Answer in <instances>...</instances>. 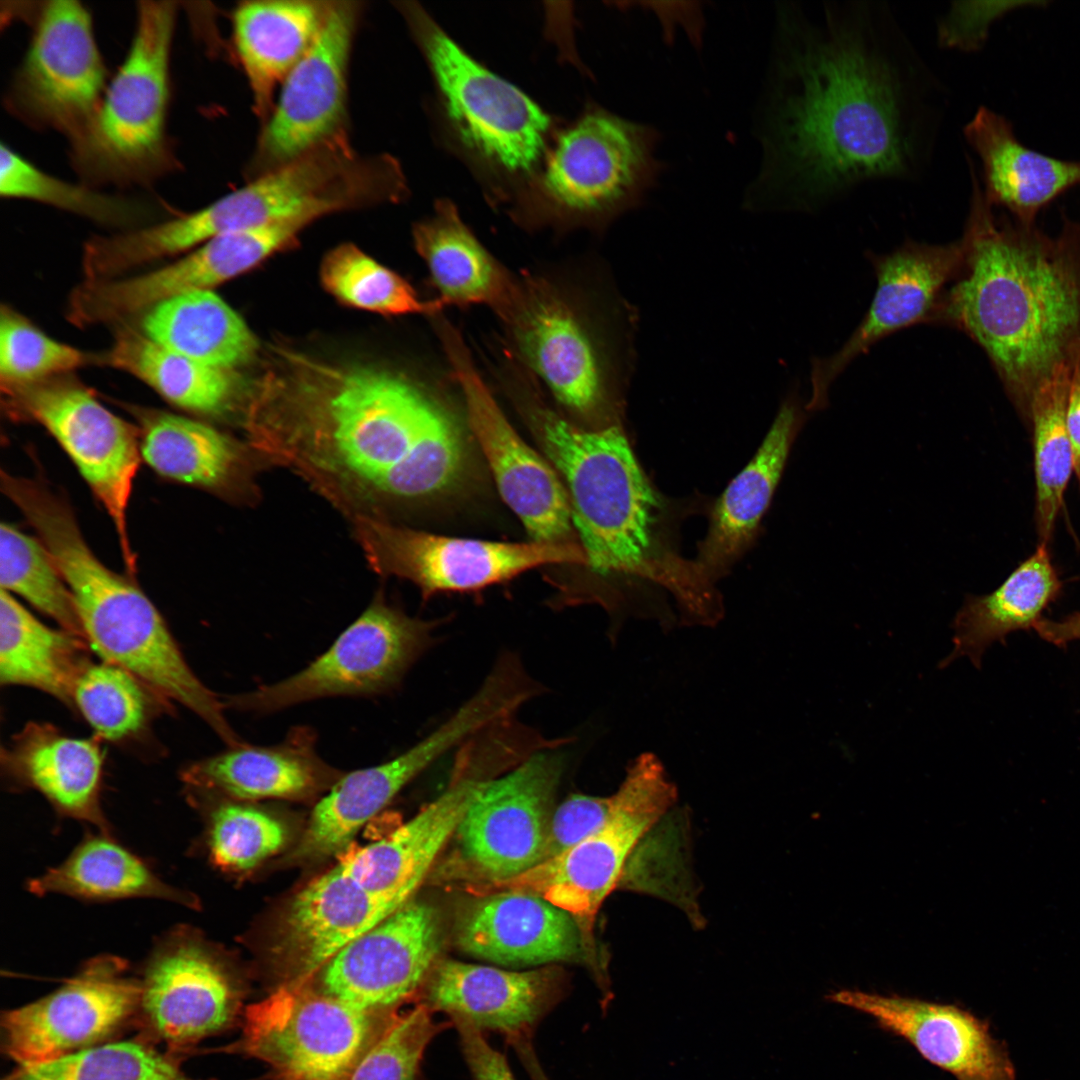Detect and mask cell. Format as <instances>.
<instances>
[{
    "label": "cell",
    "instance_id": "obj_39",
    "mask_svg": "<svg viewBox=\"0 0 1080 1080\" xmlns=\"http://www.w3.org/2000/svg\"><path fill=\"white\" fill-rule=\"evenodd\" d=\"M141 457L159 475L189 485H223L238 451L226 435L200 421L156 409L134 408Z\"/></svg>",
    "mask_w": 1080,
    "mask_h": 1080
},
{
    "label": "cell",
    "instance_id": "obj_21",
    "mask_svg": "<svg viewBox=\"0 0 1080 1080\" xmlns=\"http://www.w3.org/2000/svg\"><path fill=\"white\" fill-rule=\"evenodd\" d=\"M868 257L877 278L873 300L843 346L813 360L809 411L826 407L831 384L878 341L901 329L935 322L948 288L960 273L964 247L961 238L940 245L907 240L890 253Z\"/></svg>",
    "mask_w": 1080,
    "mask_h": 1080
},
{
    "label": "cell",
    "instance_id": "obj_47",
    "mask_svg": "<svg viewBox=\"0 0 1080 1080\" xmlns=\"http://www.w3.org/2000/svg\"><path fill=\"white\" fill-rule=\"evenodd\" d=\"M422 1002L398 1013L362 1056L349 1080H417L430 1042L452 1022H439Z\"/></svg>",
    "mask_w": 1080,
    "mask_h": 1080
},
{
    "label": "cell",
    "instance_id": "obj_38",
    "mask_svg": "<svg viewBox=\"0 0 1080 1080\" xmlns=\"http://www.w3.org/2000/svg\"><path fill=\"white\" fill-rule=\"evenodd\" d=\"M37 895L59 893L94 899L155 897L180 904L191 898L160 880L134 854L106 836L83 841L60 865L29 881Z\"/></svg>",
    "mask_w": 1080,
    "mask_h": 1080
},
{
    "label": "cell",
    "instance_id": "obj_14",
    "mask_svg": "<svg viewBox=\"0 0 1080 1080\" xmlns=\"http://www.w3.org/2000/svg\"><path fill=\"white\" fill-rule=\"evenodd\" d=\"M434 624L407 616L383 600L373 603L303 670L226 699V707L275 712L331 696H367L394 688L432 645Z\"/></svg>",
    "mask_w": 1080,
    "mask_h": 1080
},
{
    "label": "cell",
    "instance_id": "obj_10",
    "mask_svg": "<svg viewBox=\"0 0 1080 1080\" xmlns=\"http://www.w3.org/2000/svg\"><path fill=\"white\" fill-rule=\"evenodd\" d=\"M565 741L535 751L483 782L452 838L436 880L478 895L541 862L567 767Z\"/></svg>",
    "mask_w": 1080,
    "mask_h": 1080
},
{
    "label": "cell",
    "instance_id": "obj_40",
    "mask_svg": "<svg viewBox=\"0 0 1080 1080\" xmlns=\"http://www.w3.org/2000/svg\"><path fill=\"white\" fill-rule=\"evenodd\" d=\"M1071 363L1061 367L1035 393L1030 406L1034 456L1035 527L1039 543H1050L1065 492L1074 474L1072 444L1066 423Z\"/></svg>",
    "mask_w": 1080,
    "mask_h": 1080
},
{
    "label": "cell",
    "instance_id": "obj_50",
    "mask_svg": "<svg viewBox=\"0 0 1080 1080\" xmlns=\"http://www.w3.org/2000/svg\"><path fill=\"white\" fill-rule=\"evenodd\" d=\"M1007 9V3L953 1L936 24L941 49L972 52L984 44L991 23Z\"/></svg>",
    "mask_w": 1080,
    "mask_h": 1080
},
{
    "label": "cell",
    "instance_id": "obj_42",
    "mask_svg": "<svg viewBox=\"0 0 1080 1080\" xmlns=\"http://www.w3.org/2000/svg\"><path fill=\"white\" fill-rule=\"evenodd\" d=\"M320 275L330 294L356 308L388 315L430 317L445 309L436 298L422 299L404 278L350 243L328 253Z\"/></svg>",
    "mask_w": 1080,
    "mask_h": 1080
},
{
    "label": "cell",
    "instance_id": "obj_12",
    "mask_svg": "<svg viewBox=\"0 0 1080 1080\" xmlns=\"http://www.w3.org/2000/svg\"><path fill=\"white\" fill-rule=\"evenodd\" d=\"M398 1013L285 984L246 1009L239 1039L223 1051L263 1062L273 1080H349Z\"/></svg>",
    "mask_w": 1080,
    "mask_h": 1080
},
{
    "label": "cell",
    "instance_id": "obj_5",
    "mask_svg": "<svg viewBox=\"0 0 1080 1080\" xmlns=\"http://www.w3.org/2000/svg\"><path fill=\"white\" fill-rule=\"evenodd\" d=\"M496 315L505 347L561 406L585 419L617 416L634 354V312L623 299L526 272Z\"/></svg>",
    "mask_w": 1080,
    "mask_h": 1080
},
{
    "label": "cell",
    "instance_id": "obj_13",
    "mask_svg": "<svg viewBox=\"0 0 1080 1080\" xmlns=\"http://www.w3.org/2000/svg\"><path fill=\"white\" fill-rule=\"evenodd\" d=\"M35 16L6 104L27 125L71 141L88 127L107 88L91 15L78 1L53 0L41 3Z\"/></svg>",
    "mask_w": 1080,
    "mask_h": 1080
},
{
    "label": "cell",
    "instance_id": "obj_1",
    "mask_svg": "<svg viewBox=\"0 0 1080 1080\" xmlns=\"http://www.w3.org/2000/svg\"><path fill=\"white\" fill-rule=\"evenodd\" d=\"M778 32L767 178L783 205L816 210L927 175L951 91L888 2L791 4Z\"/></svg>",
    "mask_w": 1080,
    "mask_h": 1080
},
{
    "label": "cell",
    "instance_id": "obj_49",
    "mask_svg": "<svg viewBox=\"0 0 1080 1080\" xmlns=\"http://www.w3.org/2000/svg\"><path fill=\"white\" fill-rule=\"evenodd\" d=\"M614 795L574 793L556 805L550 817L542 861L559 855L599 830L614 808Z\"/></svg>",
    "mask_w": 1080,
    "mask_h": 1080
},
{
    "label": "cell",
    "instance_id": "obj_24",
    "mask_svg": "<svg viewBox=\"0 0 1080 1080\" xmlns=\"http://www.w3.org/2000/svg\"><path fill=\"white\" fill-rule=\"evenodd\" d=\"M473 896L455 925L456 945L465 954L507 967L583 959L588 943L568 912L528 892Z\"/></svg>",
    "mask_w": 1080,
    "mask_h": 1080
},
{
    "label": "cell",
    "instance_id": "obj_26",
    "mask_svg": "<svg viewBox=\"0 0 1080 1080\" xmlns=\"http://www.w3.org/2000/svg\"><path fill=\"white\" fill-rule=\"evenodd\" d=\"M392 913L340 860L298 892L285 912L275 954L286 984H306L347 944Z\"/></svg>",
    "mask_w": 1080,
    "mask_h": 1080
},
{
    "label": "cell",
    "instance_id": "obj_18",
    "mask_svg": "<svg viewBox=\"0 0 1080 1080\" xmlns=\"http://www.w3.org/2000/svg\"><path fill=\"white\" fill-rule=\"evenodd\" d=\"M126 971L119 957L100 955L52 993L5 1011L3 1053L31 1066L105 1043L137 1016L141 982Z\"/></svg>",
    "mask_w": 1080,
    "mask_h": 1080
},
{
    "label": "cell",
    "instance_id": "obj_9",
    "mask_svg": "<svg viewBox=\"0 0 1080 1080\" xmlns=\"http://www.w3.org/2000/svg\"><path fill=\"white\" fill-rule=\"evenodd\" d=\"M177 13L174 1L139 2L127 56L88 127L70 141L84 184L145 186L177 168L167 134Z\"/></svg>",
    "mask_w": 1080,
    "mask_h": 1080
},
{
    "label": "cell",
    "instance_id": "obj_4",
    "mask_svg": "<svg viewBox=\"0 0 1080 1080\" xmlns=\"http://www.w3.org/2000/svg\"><path fill=\"white\" fill-rule=\"evenodd\" d=\"M564 480L571 519L586 565L601 576H628L660 584L682 617L708 607L712 591L694 562L662 542L663 505L618 423L587 430L547 406L539 383L525 370L505 381Z\"/></svg>",
    "mask_w": 1080,
    "mask_h": 1080
},
{
    "label": "cell",
    "instance_id": "obj_51",
    "mask_svg": "<svg viewBox=\"0 0 1080 1080\" xmlns=\"http://www.w3.org/2000/svg\"><path fill=\"white\" fill-rule=\"evenodd\" d=\"M449 1020L457 1029L472 1080H516L505 1055L490 1045L482 1031L466 1019L454 1017Z\"/></svg>",
    "mask_w": 1080,
    "mask_h": 1080
},
{
    "label": "cell",
    "instance_id": "obj_36",
    "mask_svg": "<svg viewBox=\"0 0 1080 1080\" xmlns=\"http://www.w3.org/2000/svg\"><path fill=\"white\" fill-rule=\"evenodd\" d=\"M98 365L129 373L169 403L195 413L223 412L235 391L229 371L175 353L126 325H119L111 346L98 354Z\"/></svg>",
    "mask_w": 1080,
    "mask_h": 1080
},
{
    "label": "cell",
    "instance_id": "obj_15",
    "mask_svg": "<svg viewBox=\"0 0 1080 1080\" xmlns=\"http://www.w3.org/2000/svg\"><path fill=\"white\" fill-rule=\"evenodd\" d=\"M448 368L461 392L466 422L504 502L532 541L573 543L568 495L557 471L515 431L487 386L460 331L432 317Z\"/></svg>",
    "mask_w": 1080,
    "mask_h": 1080
},
{
    "label": "cell",
    "instance_id": "obj_29",
    "mask_svg": "<svg viewBox=\"0 0 1080 1080\" xmlns=\"http://www.w3.org/2000/svg\"><path fill=\"white\" fill-rule=\"evenodd\" d=\"M1 759L17 783L41 793L63 814L106 831L100 807L105 753L98 737H72L49 723L29 722Z\"/></svg>",
    "mask_w": 1080,
    "mask_h": 1080
},
{
    "label": "cell",
    "instance_id": "obj_3",
    "mask_svg": "<svg viewBox=\"0 0 1080 1080\" xmlns=\"http://www.w3.org/2000/svg\"><path fill=\"white\" fill-rule=\"evenodd\" d=\"M963 263L934 324L958 329L989 358L1028 425L1037 390L1080 347V225L1057 237L998 215L973 164Z\"/></svg>",
    "mask_w": 1080,
    "mask_h": 1080
},
{
    "label": "cell",
    "instance_id": "obj_31",
    "mask_svg": "<svg viewBox=\"0 0 1080 1080\" xmlns=\"http://www.w3.org/2000/svg\"><path fill=\"white\" fill-rule=\"evenodd\" d=\"M330 3L248 1L234 10L235 51L252 93L254 110L264 122L273 108L277 87L318 37Z\"/></svg>",
    "mask_w": 1080,
    "mask_h": 1080
},
{
    "label": "cell",
    "instance_id": "obj_33",
    "mask_svg": "<svg viewBox=\"0 0 1080 1080\" xmlns=\"http://www.w3.org/2000/svg\"><path fill=\"white\" fill-rule=\"evenodd\" d=\"M1062 587L1048 544L1038 543L1033 554L996 590L965 597L952 624L954 648L939 667L967 656L979 668L985 650L992 643H1004L1008 634L1032 628L1059 597Z\"/></svg>",
    "mask_w": 1080,
    "mask_h": 1080
},
{
    "label": "cell",
    "instance_id": "obj_35",
    "mask_svg": "<svg viewBox=\"0 0 1080 1080\" xmlns=\"http://www.w3.org/2000/svg\"><path fill=\"white\" fill-rule=\"evenodd\" d=\"M87 641L40 621L0 590V682L42 691L73 707L74 685L90 662Z\"/></svg>",
    "mask_w": 1080,
    "mask_h": 1080
},
{
    "label": "cell",
    "instance_id": "obj_55",
    "mask_svg": "<svg viewBox=\"0 0 1080 1080\" xmlns=\"http://www.w3.org/2000/svg\"><path fill=\"white\" fill-rule=\"evenodd\" d=\"M541 1080H550V1079L549 1078H544V1079H541Z\"/></svg>",
    "mask_w": 1080,
    "mask_h": 1080
},
{
    "label": "cell",
    "instance_id": "obj_43",
    "mask_svg": "<svg viewBox=\"0 0 1080 1080\" xmlns=\"http://www.w3.org/2000/svg\"><path fill=\"white\" fill-rule=\"evenodd\" d=\"M0 194L41 202L109 226H128L149 214L142 203L96 191L45 173L12 148L1 144Z\"/></svg>",
    "mask_w": 1080,
    "mask_h": 1080
},
{
    "label": "cell",
    "instance_id": "obj_11",
    "mask_svg": "<svg viewBox=\"0 0 1080 1080\" xmlns=\"http://www.w3.org/2000/svg\"><path fill=\"white\" fill-rule=\"evenodd\" d=\"M613 795V811L599 830L481 894L501 890L535 894L568 912L590 945L599 908L621 882L640 841L675 803L677 790L662 761L644 752L630 762Z\"/></svg>",
    "mask_w": 1080,
    "mask_h": 1080
},
{
    "label": "cell",
    "instance_id": "obj_7",
    "mask_svg": "<svg viewBox=\"0 0 1080 1080\" xmlns=\"http://www.w3.org/2000/svg\"><path fill=\"white\" fill-rule=\"evenodd\" d=\"M657 132L589 104L557 132L538 172L511 197L526 226L600 229L634 208L655 183Z\"/></svg>",
    "mask_w": 1080,
    "mask_h": 1080
},
{
    "label": "cell",
    "instance_id": "obj_37",
    "mask_svg": "<svg viewBox=\"0 0 1080 1080\" xmlns=\"http://www.w3.org/2000/svg\"><path fill=\"white\" fill-rule=\"evenodd\" d=\"M423 771L419 759L406 750L382 764L341 776L314 807L299 855L321 857L341 851Z\"/></svg>",
    "mask_w": 1080,
    "mask_h": 1080
},
{
    "label": "cell",
    "instance_id": "obj_16",
    "mask_svg": "<svg viewBox=\"0 0 1080 1080\" xmlns=\"http://www.w3.org/2000/svg\"><path fill=\"white\" fill-rule=\"evenodd\" d=\"M2 388L15 409L44 426L71 458L111 518L124 563L134 576L127 511L142 458L139 430L65 375Z\"/></svg>",
    "mask_w": 1080,
    "mask_h": 1080
},
{
    "label": "cell",
    "instance_id": "obj_53",
    "mask_svg": "<svg viewBox=\"0 0 1080 1080\" xmlns=\"http://www.w3.org/2000/svg\"><path fill=\"white\" fill-rule=\"evenodd\" d=\"M1033 629L1047 642L1057 646L1080 640V612H1074L1060 620L1039 619Z\"/></svg>",
    "mask_w": 1080,
    "mask_h": 1080
},
{
    "label": "cell",
    "instance_id": "obj_2",
    "mask_svg": "<svg viewBox=\"0 0 1080 1080\" xmlns=\"http://www.w3.org/2000/svg\"><path fill=\"white\" fill-rule=\"evenodd\" d=\"M257 442L357 500H413L454 487L465 469L451 407L436 382L368 366H308Z\"/></svg>",
    "mask_w": 1080,
    "mask_h": 1080
},
{
    "label": "cell",
    "instance_id": "obj_34",
    "mask_svg": "<svg viewBox=\"0 0 1080 1080\" xmlns=\"http://www.w3.org/2000/svg\"><path fill=\"white\" fill-rule=\"evenodd\" d=\"M140 331L175 353L226 371L247 363L258 347L243 319L212 290L154 305L142 314Z\"/></svg>",
    "mask_w": 1080,
    "mask_h": 1080
},
{
    "label": "cell",
    "instance_id": "obj_52",
    "mask_svg": "<svg viewBox=\"0 0 1080 1080\" xmlns=\"http://www.w3.org/2000/svg\"><path fill=\"white\" fill-rule=\"evenodd\" d=\"M1066 423L1073 449L1074 474L1080 487V347L1071 362Z\"/></svg>",
    "mask_w": 1080,
    "mask_h": 1080
},
{
    "label": "cell",
    "instance_id": "obj_54",
    "mask_svg": "<svg viewBox=\"0 0 1080 1080\" xmlns=\"http://www.w3.org/2000/svg\"><path fill=\"white\" fill-rule=\"evenodd\" d=\"M502 656H511V657H513V658H515V659H517V660H519V661H520V658H519L518 656H516V655L512 654V653H507V654H504V655H502ZM520 662H521V661H520ZM523 666H524V665H523ZM535 681H536V680H535ZM536 683L538 684V687H539V694H540V693L542 692V690H543V689H542V686H541V685H540V684H539V683H538L537 681H536Z\"/></svg>",
    "mask_w": 1080,
    "mask_h": 1080
},
{
    "label": "cell",
    "instance_id": "obj_20",
    "mask_svg": "<svg viewBox=\"0 0 1080 1080\" xmlns=\"http://www.w3.org/2000/svg\"><path fill=\"white\" fill-rule=\"evenodd\" d=\"M441 946L439 912L409 901L341 949L319 971V990L366 1010L396 1013L422 991Z\"/></svg>",
    "mask_w": 1080,
    "mask_h": 1080
},
{
    "label": "cell",
    "instance_id": "obj_23",
    "mask_svg": "<svg viewBox=\"0 0 1080 1080\" xmlns=\"http://www.w3.org/2000/svg\"><path fill=\"white\" fill-rule=\"evenodd\" d=\"M565 988V976L554 967L515 971L439 959L421 991V1002L449 1019H466L483 1033L532 1039Z\"/></svg>",
    "mask_w": 1080,
    "mask_h": 1080
},
{
    "label": "cell",
    "instance_id": "obj_28",
    "mask_svg": "<svg viewBox=\"0 0 1080 1080\" xmlns=\"http://www.w3.org/2000/svg\"><path fill=\"white\" fill-rule=\"evenodd\" d=\"M963 134L980 160L986 200L1021 222L1034 223L1043 207L1080 184V161L1026 147L1009 121L986 106L978 108Z\"/></svg>",
    "mask_w": 1080,
    "mask_h": 1080
},
{
    "label": "cell",
    "instance_id": "obj_25",
    "mask_svg": "<svg viewBox=\"0 0 1080 1080\" xmlns=\"http://www.w3.org/2000/svg\"><path fill=\"white\" fill-rule=\"evenodd\" d=\"M829 1000L873 1017L957 1080H1015L1014 1068L988 1026L953 1005L841 990Z\"/></svg>",
    "mask_w": 1080,
    "mask_h": 1080
},
{
    "label": "cell",
    "instance_id": "obj_45",
    "mask_svg": "<svg viewBox=\"0 0 1080 1080\" xmlns=\"http://www.w3.org/2000/svg\"><path fill=\"white\" fill-rule=\"evenodd\" d=\"M0 584L85 639L71 592L44 544L5 522L0 526Z\"/></svg>",
    "mask_w": 1080,
    "mask_h": 1080
},
{
    "label": "cell",
    "instance_id": "obj_32",
    "mask_svg": "<svg viewBox=\"0 0 1080 1080\" xmlns=\"http://www.w3.org/2000/svg\"><path fill=\"white\" fill-rule=\"evenodd\" d=\"M413 241L444 308L485 305L497 313L509 301L517 274L487 250L450 200L437 201L432 216L414 226Z\"/></svg>",
    "mask_w": 1080,
    "mask_h": 1080
},
{
    "label": "cell",
    "instance_id": "obj_8",
    "mask_svg": "<svg viewBox=\"0 0 1080 1080\" xmlns=\"http://www.w3.org/2000/svg\"><path fill=\"white\" fill-rule=\"evenodd\" d=\"M398 8L430 68L449 131L509 199L541 168L558 132L555 121L466 53L417 3Z\"/></svg>",
    "mask_w": 1080,
    "mask_h": 1080
},
{
    "label": "cell",
    "instance_id": "obj_27",
    "mask_svg": "<svg viewBox=\"0 0 1080 1080\" xmlns=\"http://www.w3.org/2000/svg\"><path fill=\"white\" fill-rule=\"evenodd\" d=\"M804 421L799 401L792 396L786 399L753 458L716 502L708 532L694 561L698 571L710 583L713 584L750 545Z\"/></svg>",
    "mask_w": 1080,
    "mask_h": 1080
},
{
    "label": "cell",
    "instance_id": "obj_44",
    "mask_svg": "<svg viewBox=\"0 0 1080 1080\" xmlns=\"http://www.w3.org/2000/svg\"><path fill=\"white\" fill-rule=\"evenodd\" d=\"M2 1080H199L144 1040L105 1042L59 1059L17 1066Z\"/></svg>",
    "mask_w": 1080,
    "mask_h": 1080
},
{
    "label": "cell",
    "instance_id": "obj_22",
    "mask_svg": "<svg viewBox=\"0 0 1080 1080\" xmlns=\"http://www.w3.org/2000/svg\"><path fill=\"white\" fill-rule=\"evenodd\" d=\"M140 982L137 1022L173 1056L223 1031L236 1017V992L227 973L184 931L155 951Z\"/></svg>",
    "mask_w": 1080,
    "mask_h": 1080
},
{
    "label": "cell",
    "instance_id": "obj_30",
    "mask_svg": "<svg viewBox=\"0 0 1080 1080\" xmlns=\"http://www.w3.org/2000/svg\"><path fill=\"white\" fill-rule=\"evenodd\" d=\"M315 739L311 729L296 727L279 744L242 743L199 760L183 770L182 778L237 799L306 797L341 777L318 755Z\"/></svg>",
    "mask_w": 1080,
    "mask_h": 1080
},
{
    "label": "cell",
    "instance_id": "obj_6",
    "mask_svg": "<svg viewBox=\"0 0 1080 1080\" xmlns=\"http://www.w3.org/2000/svg\"><path fill=\"white\" fill-rule=\"evenodd\" d=\"M89 646L101 660L137 677L165 702L205 721L229 747L242 743L221 700L194 673L156 606L131 579L107 568L84 537L73 534L52 550Z\"/></svg>",
    "mask_w": 1080,
    "mask_h": 1080
},
{
    "label": "cell",
    "instance_id": "obj_41",
    "mask_svg": "<svg viewBox=\"0 0 1080 1080\" xmlns=\"http://www.w3.org/2000/svg\"><path fill=\"white\" fill-rule=\"evenodd\" d=\"M154 700L165 702L133 674L103 660L84 667L72 693L73 708L95 736L111 742L142 734L152 719Z\"/></svg>",
    "mask_w": 1080,
    "mask_h": 1080
},
{
    "label": "cell",
    "instance_id": "obj_48",
    "mask_svg": "<svg viewBox=\"0 0 1080 1080\" xmlns=\"http://www.w3.org/2000/svg\"><path fill=\"white\" fill-rule=\"evenodd\" d=\"M285 839L282 823L254 807L223 803L211 814L209 850L223 869L248 870L275 854Z\"/></svg>",
    "mask_w": 1080,
    "mask_h": 1080
},
{
    "label": "cell",
    "instance_id": "obj_46",
    "mask_svg": "<svg viewBox=\"0 0 1080 1080\" xmlns=\"http://www.w3.org/2000/svg\"><path fill=\"white\" fill-rule=\"evenodd\" d=\"M98 364L93 355L56 341L23 316L2 305L0 377L2 387L35 383Z\"/></svg>",
    "mask_w": 1080,
    "mask_h": 1080
},
{
    "label": "cell",
    "instance_id": "obj_17",
    "mask_svg": "<svg viewBox=\"0 0 1080 1080\" xmlns=\"http://www.w3.org/2000/svg\"><path fill=\"white\" fill-rule=\"evenodd\" d=\"M359 536L372 566L405 578L425 596L467 592L502 583L549 564H585L575 543H507L435 535L359 518Z\"/></svg>",
    "mask_w": 1080,
    "mask_h": 1080
},
{
    "label": "cell",
    "instance_id": "obj_19",
    "mask_svg": "<svg viewBox=\"0 0 1080 1080\" xmlns=\"http://www.w3.org/2000/svg\"><path fill=\"white\" fill-rule=\"evenodd\" d=\"M357 2L331 1L315 42L281 84L250 165L251 179L346 134L347 75Z\"/></svg>",
    "mask_w": 1080,
    "mask_h": 1080
}]
</instances>
